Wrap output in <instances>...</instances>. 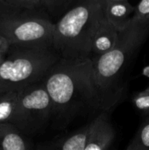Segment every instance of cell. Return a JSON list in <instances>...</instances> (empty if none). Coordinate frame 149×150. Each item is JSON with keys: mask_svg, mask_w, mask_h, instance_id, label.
Listing matches in <instances>:
<instances>
[{"mask_svg": "<svg viewBox=\"0 0 149 150\" xmlns=\"http://www.w3.org/2000/svg\"><path fill=\"white\" fill-rule=\"evenodd\" d=\"M118 38V31L104 18L96 29L92 40L91 59L110 51L116 45Z\"/></svg>", "mask_w": 149, "mask_h": 150, "instance_id": "cell-9", "label": "cell"}, {"mask_svg": "<svg viewBox=\"0 0 149 150\" xmlns=\"http://www.w3.org/2000/svg\"><path fill=\"white\" fill-rule=\"evenodd\" d=\"M103 7L105 19L118 32L124 30L132 21L134 6L128 0H103Z\"/></svg>", "mask_w": 149, "mask_h": 150, "instance_id": "cell-8", "label": "cell"}, {"mask_svg": "<svg viewBox=\"0 0 149 150\" xmlns=\"http://www.w3.org/2000/svg\"><path fill=\"white\" fill-rule=\"evenodd\" d=\"M115 133L106 111L92 121L91 130L83 150H108L115 139Z\"/></svg>", "mask_w": 149, "mask_h": 150, "instance_id": "cell-7", "label": "cell"}, {"mask_svg": "<svg viewBox=\"0 0 149 150\" xmlns=\"http://www.w3.org/2000/svg\"><path fill=\"white\" fill-rule=\"evenodd\" d=\"M53 114L52 101L42 81L18 90L17 109L13 125L23 134L39 130Z\"/></svg>", "mask_w": 149, "mask_h": 150, "instance_id": "cell-6", "label": "cell"}, {"mask_svg": "<svg viewBox=\"0 0 149 150\" xmlns=\"http://www.w3.org/2000/svg\"><path fill=\"white\" fill-rule=\"evenodd\" d=\"M0 91H1V90H0Z\"/></svg>", "mask_w": 149, "mask_h": 150, "instance_id": "cell-20", "label": "cell"}, {"mask_svg": "<svg viewBox=\"0 0 149 150\" xmlns=\"http://www.w3.org/2000/svg\"><path fill=\"white\" fill-rule=\"evenodd\" d=\"M125 150H149V115Z\"/></svg>", "mask_w": 149, "mask_h": 150, "instance_id": "cell-13", "label": "cell"}, {"mask_svg": "<svg viewBox=\"0 0 149 150\" xmlns=\"http://www.w3.org/2000/svg\"><path fill=\"white\" fill-rule=\"evenodd\" d=\"M75 1L76 0H43V9L53 22V18L57 17L58 20Z\"/></svg>", "mask_w": 149, "mask_h": 150, "instance_id": "cell-14", "label": "cell"}, {"mask_svg": "<svg viewBox=\"0 0 149 150\" xmlns=\"http://www.w3.org/2000/svg\"><path fill=\"white\" fill-rule=\"evenodd\" d=\"M92 62L61 59L42 81L51 98L53 114L68 121L84 108H99L91 79Z\"/></svg>", "mask_w": 149, "mask_h": 150, "instance_id": "cell-1", "label": "cell"}, {"mask_svg": "<svg viewBox=\"0 0 149 150\" xmlns=\"http://www.w3.org/2000/svg\"><path fill=\"white\" fill-rule=\"evenodd\" d=\"M4 57H5V54H0V64L2 62V61L4 60Z\"/></svg>", "mask_w": 149, "mask_h": 150, "instance_id": "cell-18", "label": "cell"}, {"mask_svg": "<svg viewBox=\"0 0 149 150\" xmlns=\"http://www.w3.org/2000/svg\"><path fill=\"white\" fill-rule=\"evenodd\" d=\"M10 47V44L8 40L1 34H0V54H7Z\"/></svg>", "mask_w": 149, "mask_h": 150, "instance_id": "cell-17", "label": "cell"}, {"mask_svg": "<svg viewBox=\"0 0 149 150\" xmlns=\"http://www.w3.org/2000/svg\"><path fill=\"white\" fill-rule=\"evenodd\" d=\"M149 35V22L132 21L118 32L115 46L107 54L92 59L91 79L99 108L108 111L122 95L119 80Z\"/></svg>", "mask_w": 149, "mask_h": 150, "instance_id": "cell-2", "label": "cell"}, {"mask_svg": "<svg viewBox=\"0 0 149 150\" xmlns=\"http://www.w3.org/2000/svg\"><path fill=\"white\" fill-rule=\"evenodd\" d=\"M91 126L92 122L64 139L39 145L34 150H83Z\"/></svg>", "mask_w": 149, "mask_h": 150, "instance_id": "cell-10", "label": "cell"}, {"mask_svg": "<svg viewBox=\"0 0 149 150\" xmlns=\"http://www.w3.org/2000/svg\"><path fill=\"white\" fill-rule=\"evenodd\" d=\"M23 135L13 125L0 123V150H32Z\"/></svg>", "mask_w": 149, "mask_h": 150, "instance_id": "cell-11", "label": "cell"}, {"mask_svg": "<svg viewBox=\"0 0 149 150\" xmlns=\"http://www.w3.org/2000/svg\"><path fill=\"white\" fill-rule=\"evenodd\" d=\"M18 91H0V123L13 125L18 105Z\"/></svg>", "mask_w": 149, "mask_h": 150, "instance_id": "cell-12", "label": "cell"}, {"mask_svg": "<svg viewBox=\"0 0 149 150\" xmlns=\"http://www.w3.org/2000/svg\"><path fill=\"white\" fill-rule=\"evenodd\" d=\"M133 19L140 21L149 22V0H143L134 6Z\"/></svg>", "mask_w": 149, "mask_h": 150, "instance_id": "cell-16", "label": "cell"}, {"mask_svg": "<svg viewBox=\"0 0 149 150\" xmlns=\"http://www.w3.org/2000/svg\"><path fill=\"white\" fill-rule=\"evenodd\" d=\"M53 23L29 16L24 10L0 3V34L10 45H46L52 47Z\"/></svg>", "mask_w": 149, "mask_h": 150, "instance_id": "cell-5", "label": "cell"}, {"mask_svg": "<svg viewBox=\"0 0 149 150\" xmlns=\"http://www.w3.org/2000/svg\"><path fill=\"white\" fill-rule=\"evenodd\" d=\"M147 89V90H148V92H149V86H148V88H147V89Z\"/></svg>", "mask_w": 149, "mask_h": 150, "instance_id": "cell-19", "label": "cell"}, {"mask_svg": "<svg viewBox=\"0 0 149 150\" xmlns=\"http://www.w3.org/2000/svg\"><path fill=\"white\" fill-rule=\"evenodd\" d=\"M60 59L51 46L10 45L0 64V90L18 91L41 81Z\"/></svg>", "mask_w": 149, "mask_h": 150, "instance_id": "cell-4", "label": "cell"}, {"mask_svg": "<svg viewBox=\"0 0 149 150\" xmlns=\"http://www.w3.org/2000/svg\"><path fill=\"white\" fill-rule=\"evenodd\" d=\"M132 103L137 110L149 115V92L147 89L136 94L133 97Z\"/></svg>", "mask_w": 149, "mask_h": 150, "instance_id": "cell-15", "label": "cell"}, {"mask_svg": "<svg viewBox=\"0 0 149 150\" xmlns=\"http://www.w3.org/2000/svg\"><path fill=\"white\" fill-rule=\"evenodd\" d=\"M104 18L103 0H76L54 22L53 48L64 60L91 59L92 40Z\"/></svg>", "mask_w": 149, "mask_h": 150, "instance_id": "cell-3", "label": "cell"}]
</instances>
